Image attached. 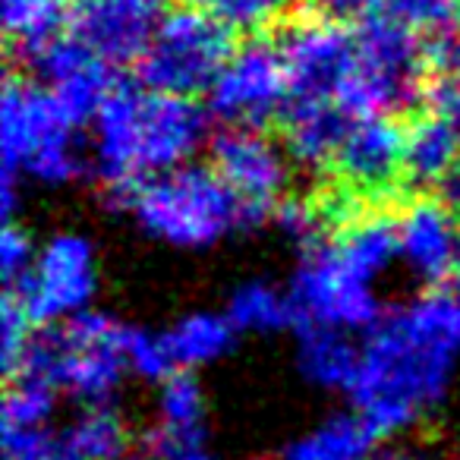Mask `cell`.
<instances>
[{"instance_id":"cell-1","label":"cell","mask_w":460,"mask_h":460,"mask_svg":"<svg viewBox=\"0 0 460 460\" xmlns=\"http://www.w3.org/2000/svg\"><path fill=\"white\" fill-rule=\"evenodd\" d=\"M460 363V300L426 290L363 334L359 376L347 397L382 441L403 438L451 394Z\"/></svg>"},{"instance_id":"cell-2","label":"cell","mask_w":460,"mask_h":460,"mask_svg":"<svg viewBox=\"0 0 460 460\" xmlns=\"http://www.w3.org/2000/svg\"><path fill=\"white\" fill-rule=\"evenodd\" d=\"M211 120L199 98L117 83L89 123V167L111 202L136 183L196 161L211 142Z\"/></svg>"},{"instance_id":"cell-3","label":"cell","mask_w":460,"mask_h":460,"mask_svg":"<svg viewBox=\"0 0 460 460\" xmlns=\"http://www.w3.org/2000/svg\"><path fill=\"white\" fill-rule=\"evenodd\" d=\"M146 237L183 252H205L240 230L262 227L269 211L243 202L211 164H180L136 183L120 199Z\"/></svg>"},{"instance_id":"cell-4","label":"cell","mask_w":460,"mask_h":460,"mask_svg":"<svg viewBox=\"0 0 460 460\" xmlns=\"http://www.w3.org/2000/svg\"><path fill=\"white\" fill-rule=\"evenodd\" d=\"M83 127L64 111L41 79L10 76L0 92V211L16 215L22 180L39 186H66L92 173L89 148L79 142Z\"/></svg>"},{"instance_id":"cell-5","label":"cell","mask_w":460,"mask_h":460,"mask_svg":"<svg viewBox=\"0 0 460 460\" xmlns=\"http://www.w3.org/2000/svg\"><path fill=\"white\" fill-rule=\"evenodd\" d=\"M129 332L133 325L92 306L60 325L35 332L20 372L45 378L60 391V397H70L79 407L114 403L129 378Z\"/></svg>"},{"instance_id":"cell-6","label":"cell","mask_w":460,"mask_h":460,"mask_svg":"<svg viewBox=\"0 0 460 460\" xmlns=\"http://www.w3.org/2000/svg\"><path fill=\"white\" fill-rule=\"evenodd\" d=\"M429 64L426 39L376 10L357 20V66L338 92V104L353 120L413 111L429 92Z\"/></svg>"},{"instance_id":"cell-7","label":"cell","mask_w":460,"mask_h":460,"mask_svg":"<svg viewBox=\"0 0 460 460\" xmlns=\"http://www.w3.org/2000/svg\"><path fill=\"white\" fill-rule=\"evenodd\" d=\"M234 48V29L205 10L180 4L164 13L146 58L136 64L139 83L171 95L205 98Z\"/></svg>"},{"instance_id":"cell-8","label":"cell","mask_w":460,"mask_h":460,"mask_svg":"<svg viewBox=\"0 0 460 460\" xmlns=\"http://www.w3.org/2000/svg\"><path fill=\"white\" fill-rule=\"evenodd\" d=\"M300 325L344 328L366 334L385 315L382 296L372 278L359 275L334 240L306 246L288 284Z\"/></svg>"},{"instance_id":"cell-9","label":"cell","mask_w":460,"mask_h":460,"mask_svg":"<svg viewBox=\"0 0 460 460\" xmlns=\"http://www.w3.org/2000/svg\"><path fill=\"white\" fill-rule=\"evenodd\" d=\"M294 92L281 45L252 35L234 48L230 60L205 95V108L224 127H259L284 120Z\"/></svg>"},{"instance_id":"cell-10","label":"cell","mask_w":460,"mask_h":460,"mask_svg":"<svg viewBox=\"0 0 460 460\" xmlns=\"http://www.w3.org/2000/svg\"><path fill=\"white\" fill-rule=\"evenodd\" d=\"M102 275L98 252L79 230H58L39 243L29 275L10 288L22 300L35 325H60L73 315L95 306Z\"/></svg>"},{"instance_id":"cell-11","label":"cell","mask_w":460,"mask_h":460,"mask_svg":"<svg viewBox=\"0 0 460 460\" xmlns=\"http://www.w3.org/2000/svg\"><path fill=\"white\" fill-rule=\"evenodd\" d=\"M294 102H338L357 66V26L338 16H300L278 39Z\"/></svg>"},{"instance_id":"cell-12","label":"cell","mask_w":460,"mask_h":460,"mask_svg":"<svg viewBox=\"0 0 460 460\" xmlns=\"http://www.w3.org/2000/svg\"><path fill=\"white\" fill-rule=\"evenodd\" d=\"M211 167L230 183L243 202L269 211L288 196L294 158L288 146L259 127H224L208 142Z\"/></svg>"},{"instance_id":"cell-13","label":"cell","mask_w":460,"mask_h":460,"mask_svg":"<svg viewBox=\"0 0 460 460\" xmlns=\"http://www.w3.org/2000/svg\"><path fill=\"white\" fill-rule=\"evenodd\" d=\"M397 250L401 265L426 290L457 278L460 217L447 199L416 196L397 211Z\"/></svg>"},{"instance_id":"cell-14","label":"cell","mask_w":460,"mask_h":460,"mask_svg":"<svg viewBox=\"0 0 460 460\" xmlns=\"http://www.w3.org/2000/svg\"><path fill=\"white\" fill-rule=\"evenodd\" d=\"M22 60L32 66L35 79H41L54 92V98L83 129H89L95 111L117 85V66L89 51L70 32H60L45 45L32 48L29 54H22Z\"/></svg>"},{"instance_id":"cell-15","label":"cell","mask_w":460,"mask_h":460,"mask_svg":"<svg viewBox=\"0 0 460 460\" xmlns=\"http://www.w3.org/2000/svg\"><path fill=\"white\" fill-rule=\"evenodd\" d=\"M164 13V0H79L66 32L111 66H129L146 58Z\"/></svg>"},{"instance_id":"cell-16","label":"cell","mask_w":460,"mask_h":460,"mask_svg":"<svg viewBox=\"0 0 460 460\" xmlns=\"http://www.w3.org/2000/svg\"><path fill=\"white\" fill-rule=\"evenodd\" d=\"M407 127L394 114L357 117L347 127L332 171L357 196H385L403 180Z\"/></svg>"},{"instance_id":"cell-17","label":"cell","mask_w":460,"mask_h":460,"mask_svg":"<svg viewBox=\"0 0 460 460\" xmlns=\"http://www.w3.org/2000/svg\"><path fill=\"white\" fill-rule=\"evenodd\" d=\"M205 388L196 372L177 369L158 385L155 401V429L142 441V457L164 460L171 451L192 441H205Z\"/></svg>"},{"instance_id":"cell-18","label":"cell","mask_w":460,"mask_h":460,"mask_svg":"<svg viewBox=\"0 0 460 460\" xmlns=\"http://www.w3.org/2000/svg\"><path fill=\"white\" fill-rule=\"evenodd\" d=\"M363 359V341L353 332L328 325H296V350L294 363L306 385L334 394H350L359 376Z\"/></svg>"},{"instance_id":"cell-19","label":"cell","mask_w":460,"mask_h":460,"mask_svg":"<svg viewBox=\"0 0 460 460\" xmlns=\"http://www.w3.org/2000/svg\"><path fill=\"white\" fill-rule=\"evenodd\" d=\"M353 117L338 102H290L284 114V146L296 167L309 173H325L334 167L338 148Z\"/></svg>"},{"instance_id":"cell-20","label":"cell","mask_w":460,"mask_h":460,"mask_svg":"<svg viewBox=\"0 0 460 460\" xmlns=\"http://www.w3.org/2000/svg\"><path fill=\"white\" fill-rule=\"evenodd\" d=\"M460 167V120L445 111L416 117L407 127L403 180L416 190L445 186Z\"/></svg>"},{"instance_id":"cell-21","label":"cell","mask_w":460,"mask_h":460,"mask_svg":"<svg viewBox=\"0 0 460 460\" xmlns=\"http://www.w3.org/2000/svg\"><path fill=\"white\" fill-rule=\"evenodd\" d=\"M376 429L366 422V416L353 410H338L319 420L313 429L300 432L284 445V460H369L378 447Z\"/></svg>"},{"instance_id":"cell-22","label":"cell","mask_w":460,"mask_h":460,"mask_svg":"<svg viewBox=\"0 0 460 460\" xmlns=\"http://www.w3.org/2000/svg\"><path fill=\"white\" fill-rule=\"evenodd\" d=\"M341 246L344 259L359 271V275L382 281L397 262H401V250H397V217L385 215V211H359V215H347L341 224V234L334 237Z\"/></svg>"},{"instance_id":"cell-23","label":"cell","mask_w":460,"mask_h":460,"mask_svg":"<svg viewBox=\"0 0 460 460\" xmlns=\"http://www.w3.org/2000/svg\"><path fill=\"white\" fill-rule=\"evenodd\" d=\"M66 460H127L133 435L127 416L114 403L79 407L76 416L58 429Z\"/></svg>"},{"instance_id":"cell-24","label":"cell","mask_w":460,"mask_h":460,"mask_svg":"<svg viewBox=\"0 0 460 460\" xmlns=\"http://www.w3.org/2000/svg\"><path fill=\"white\" fill-rule=\"evenodd\" d=\"M237 328L227 319V313H215V309H196L186 313L164 328V341L171 347V357L177 369H205V366L224 359L234 350L237 341Z\"/></svg>"},{"instance_id":"cell-25","label":"cell","mask_w":460,"mask_h":460,"mask_svg":"<svg viewBox=\"0 0 460 460\" xmlns=\"http://www.w3.org/2000/svg\"><path fill=\"white\" fill-rule=\"evenodd\" d=\"M224 313L240 334H278L300 325L290 290L278 288L275 281H265V278L240 281L227 294Z\"/></svg>"},{"instance_id":"cell-26","label":"cell","mask_w":460,"mask_h":460,"mask_svg":"<svg viewBox=\"0 0 460 460\" xmlns=\"http://www.w3.org/2000/svg\"><path fill=\"white\" fill-rule=\"evenodd\" d=\"M76 0H0V22L13 48L29 54L70 26Z\"/></svg>"},{"instance_id":"cell-27","label":"cell","mask_w":460,"mask_h":460,"mask_svg":"<svg viewBox=\"0 0 460 460\" xmlns=\"http://www.w3.org/2000/svg\"><path fill=\"white\" fill-rule=\"evenodd\" d=\"M58 410H60V391L54 385H48L45 378L20 372L7 385L0 426H13V429L54 426Z\"/></svg>"},{"instance_id":"cell-28","label":"cell","mask_w":460,"mask_h":460,"mask_svg":"<svg viewBox=\"0 0 460 460\" xmlns=\"http://www.w3.org/2000/svg\"><path fill=\"white\" fill-rule=\"evenodd\" d=\"M382 13L394 16L426 41H441L460 29V0H385Z\"/></svg>"},{"instance_id":"cell-29","label":"cell","mask_w":460,"mask_h":460,"mask_svg":"<svg viewBox=\"0 0 460 460\" xmlns=\"http://www.w3.org/2000/svg\"><path fill=\"white\" fill-rule=\"evenodd\" d=\"M328 221H332V211H328V205L315 202V199L284 196L271 208V224L278 227V234L284 240H290V243H296L300 250L325 240Z\"/></svg>"},{"instance_id":"cell-30","label":"cell","mask_w":460,"mask_h":460,"mask_svg":"<svg viewBox=\"0 0 460 460\" xmlns=\"http://www.w3.org/2000/svg\"><path fill=\"white\" fill-rule=\"evenodd\" d=\"M208 16L221 20L234 32H262L265 26L278 22L288 10V0H180Z\"/></svg>"},{"instance_id":"cell-31","label":"cell","mask_w":460,"mask_h":460,"mask_svg":"<svg viewBox=\"0 0 460 460\" xmlns=\"http://www.w3.org/2000/svg\"><path fill=\"white\" fill-rule=\"evenodd\" d=\"M35 322L26 313L22 300L7 290L0 300V363H4V376L13 378L22 369L29 357V347L35 341Z\"/></svg>"},{"instance_id":"cell-32","label":"cell","mask_w":460,"mask_h":460,"mask_svg":"<svg viewBox=\"0 0 460 460\" xmlns=\"http://www.w3.org/2000/svg\"><path fill=\"white\" fill-rule=\"evenodd\" d=\"M127 366H129V376L148 385H161L171 372H177L171 347L164 341V332L133 328L127 344Z\"/></svg>"},{"instance_id":"cell-33","label":"cell","mask_w":460,"mask_h":460,"mask_svg":"<svg viewBox=\"0 0 460 460\" xmlns=\"http://www.w3.org/2000/svg\"><path fill=\"white\" fill-rule=\"evenodd\" d=\"M0 451H4V460H66L64 441L54 426H0Z\"/></svg>"},{"instance_id":"cell-34","label":"cell","mask_w":460,"mask_h":460,"mask_svg":"<svg viewBox=\"0 0 460 460\" xmlns=\"http://www.w3.org/2000/svg\"><path fill=\"white\" fill-rule=\"evenodd\" d=\"M432 64L438 66V83L432 92L438 111L460 120V29L447 39L435 41Z\"/></svg>"},{"instance_id":"cell-35","label":"cell","mask_w":460,"mask_h":460,"mask_svg":"<svg viewBox=\"0 0 460 460\" xmlns=\"http://www.w3.org/2000/svg\"><path fill=\"white\" fill-rule=\"evenodd\" d=\"M35 252H39V243L32 240V234L22 224L4 221V234H0V275H4L7 290L16 288L29 275Z\"/></svg>"},{"instance_id":"cell-36","label":"cell","mask_w":460,"mask_h":460,"mask_svg":"<svg viewBox=\"0 0 460 460\" xmlns=\"http://www.w3.org/2000/svg\"><path fill=\"white\" fill-rule=\"evenodd\" d=\"M315 4L322 7V13L350 22V20H363V16L382 10L385 0H315Z\"/></svg>"},{"instance_id":"cell-37","label":"cell","mask_w":460,"mask_h":460,"mask_svg":"<svg viewBox=\"0 0 460 460\" xmlns=\"http://www.w3.org/2000/svg\"><path fill=\"white\" fill-rule=\"evenodd\" d=\"M369 460H435V457L422 445H416V441L388 438V441H378V447L369 454Z\"/></svg>"},{"instance_id":"cell-38","label":"cell","mask_w":460,"mask_h":460,"mask_svg":"<svg viewBox=\"0 0 460 460\" xmlns=\"http://www.w3.org/2000/svg\"><path fill=\"white\" fill-rule=\"evenodd\" d=\"M457 281H460V256H457Z\"/></svg>"},{"instance_id":"cell-39","label":"cell","mask_w":460,"mask_h":460,"mask_svg":"<svg viewBox=\"0 0 460 460\" xmlns=\"http://www.w3.org/2000/svg\"><path fill=\"white\" fill-rule=\"evenodd\" d=\"M457 300H460V294H457Z\"/></svg>"},{"instance_id":"cell-40","label":"cell","mask_w":460,"mask_h":460,"mask_svg":"<svg viewBox=\"0 0 460 460\" xmlns=\"http://www.w3.org/2000/svg\"><path fill=\"white\" fill-rule=\"evenodd\" d=\"M457 460H460V457H457Z\"/></svg>"}]
</instances>
